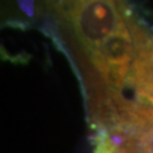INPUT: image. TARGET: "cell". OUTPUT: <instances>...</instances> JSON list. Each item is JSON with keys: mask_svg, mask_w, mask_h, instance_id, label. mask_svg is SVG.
Returning a JSON list of instances; mask_svg holds the SVG:
<instances>
[{"mask_svg": "<svg viewBox=\"0 0 153 153\" xmlns=\"http://www.w3.org/2000/svg\"><path fill=\"white\" fill-rule=\"evenodd\" d=\"M18 4L23 9V11H25L28 16L34 15V2H33V0H18Z\"/></svg>", "mask_w": 153, "mask_h": 153, "instance_id": "cell-4", "label": "cell"}, {"mask_svg": "<svg viewBox=\"0 0 153 153\" xmlns=\"http://www.w3.org/2000/svg\"><path fill=\"white\" fill-rule=\"evenodd\" d=\"M133 35L135 55L127 84L142 101L153 107V33L136 18Z\"/></svg>", "mask_w": 153, "mask_h": 153, "instance_id": "cell-3", "label": "cell"}, {"mask_svg": "<svg viewBox=\"0 0 153 153\" xmlns=\"http://www.w3.org/2000/svg\"><path fill=\"white\" fill-rule=\"evenodd\" d=\"M93 153H153V107L126 100L109 123L94 129Z\"/></svg>", "mask_w": 153, "mask_h": 153, "instance_id": "cell-2", "label": "cell"}, {"mask_svg": "<svg viewBox=\"0 0 153 153\" xmlns=\"http://www.w3.org/2000/svg\"><path fill=\"white\" fill-rule=\"evenodd\" d=\"M44 6L58 28L53 38L66 41L76 64L135 17L125 0H44Z\"/></svg>", "mask_w": 153, "mask_h": 153, "instance_id": "cell-1", "label": "cell"}]
</instances>
